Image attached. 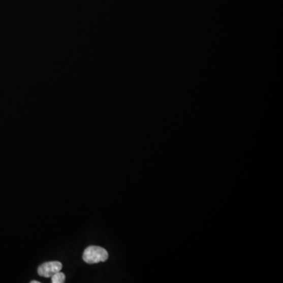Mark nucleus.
Instances as JSON below:
<instances>
[{"instance_id": "obj_1", "label": "nucleus", "mask_w": 283, "mask_h": 283, "mask_svg": "<svg viewBox=\"0 0 283 283\" xmlns=\"http://www.w3.org/2000/svg\"><path fill=\"white\" fill-rule=\"evenodd\" d=\"M109 258V254L104 248L90 245L87 247L83 253V260L87 264H97L105 262Z\"/></svg>"}, {"instance_id": "obj_4", "label": "nucleus", "mask_w": 283, "mask_h": 283, "mask_svg": "<svg viewBox=\"0 0 283 283\" xmlns=\"http://www.w3.org/2000/svg\"><path fill=\"white\" fill-rule=\"evenodd\" d=\"M31 283H40V281H35V280H33V281H30Z\"/></svg>"}, {"instance_id": "obj_3", "label": "nucleus", "mask_w": 283, "mask_h": 283, "mask_svg": "<svg viewBox=\"0 0 283 283\" xmlns=\"http://www.w3.org/2000/svg\"><path fill=\"white\" fill-rule=\"evenodd\" d=\"M51 282L52 283H63L66 281V275L64 273L58 271L55 273L54 275L51 276Z\"/></svg>"}, {"instance_id": "obj_2", "label": "nucleus", "mask_w": 283, "mask_h": 283, "mask_svg": "<svg viewBox=\"0 0 283 283\" xmlns=\"http://www.w3.org/2000/svg\"><path fill=\"white\" fill-rule=\"evenodd\" d=\"M61 268L62 264L59 261H49L39 266L37 272L40 276L51 278L55 273L61 271Z\"/></svg>"}]
</instances>
